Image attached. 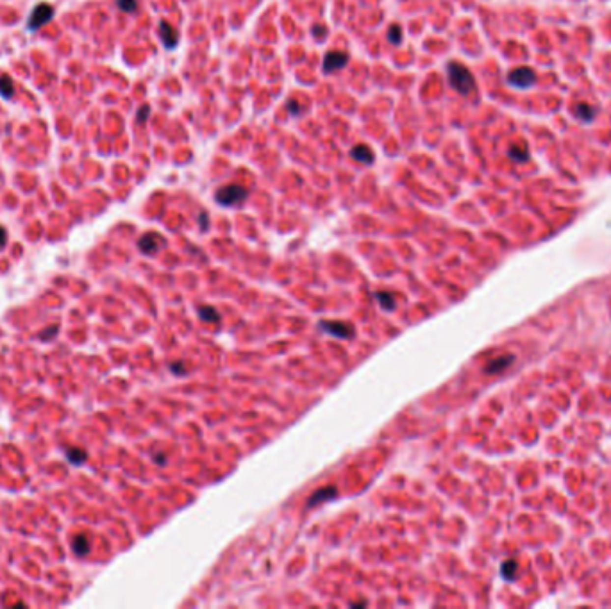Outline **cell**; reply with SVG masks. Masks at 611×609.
Segmentation results:
<instances>
[{"instance_id":"obj_1","label":"cell","mask_w":611,"mask_h":609,"mask_svg":"<svg viewBox=\"0 0 611 609\" xmlns=\"http://www.w3.org/2000/svg\"><path fill=\"white\" fill-rule=\"evenodd\" d=\"M447 77L448 84L452 86L458 93L461 95H470L475 89V79L470 74V70L461 63L450 61L447 64Z\"/></svg>"},{"instance_id":"obj_2","label":"cell","mask_w":611,"mask_h":609,"mask_svg":"<svg viewBox=\"0 0 611 609\" xmlns=\"http://www.w3.org/2000/svg\"><path fill=\"white\" fill-rule=\"evenodd\" d=\"M247 196H249V192H247L243 186H240V184H227V186L220 188V190L215 193V200H217L220 206L232 207V206L242 204Z\"/></svg>"},{"instance_id":"obj_3","label":"cell","mask_w":611,"mask_h":609,"mask_svg":"<svg viewBox=\"0 0 611 609\" xmlns=\"http://www.w3.org/2000/svg\"><path fill=\"white\" fill-rule=\"evenodd\" d=\"M52 16H54V7H52L50 4L41 2V4L36 5L34 11L30 13L29 22H27V27H29V30H38L40 27H43V25L49 24L50 20H52Z\"/></svg>"},{"instance_id":"obj_4","label":"cell","mask_w":611,"mask_h":609,"mask_svg":"<svg viewBox=\"0 0 611 609\" xmlns=\"http://www.w3.org/2000/svg\"><path fill=\"white\" fill-rule=\"evenodd\" d=\"M508 81L509 84L517 86V88H529L536 81V74L531 68H528V66H520V68H515L513 72H509Z\"/></svg>"},{"instance_id":"obj_5","label":"cell","mask_w":611,"mask_h":609,"mask_svg":"<svg viewBox=\"0 0 611 609\" xmlns=\"http://www.w3.org/2000/svg\"><path fill=\"white\" fill-rule=\"evenodd\" d=\"M347 63H349V55L345 52H341V50H331L324 55V72L326 74H333V72H338V70L345 68Z\"/></svg>"},{"instance_id":"obj_6","label":"cell","mask_w":611,"mask_h":609,"mask_svg":"<svg viewBox=\"0 0 611 609\" xmlns=\"http://www.w3.org/2000/svg\"><path fill=\"white\" fill-rule=\"evenodd\" d=\"M163 245H165V238L161 234H158V232H147V234H143L138 241L139 250L147 255L156 254Z\"/></svg>"},{"instance_id":"obj_7","label":"cell","mask_w":611,"mask_h":609,"mask_svg":"<svg viewBox=\"0 0 611 609\" xmlns=\"http://www.w3.org/2000/svg\"><path fill=\"white\" fill-rule=\"evenodd\" d=\"M320 327L326 331L327 334H333L336 338L340 339H347L350 336H354V327L345 322H329V320H324L320 324Z\"/></svg>"},{"instance_id":"obj_8","label":"cell","mask_w":611,"mask_h":609,"mask_svg":"<svg viewBox=\"0 0 611 609\" xmlns=\"http://www.w3.org/2000/svg\"><path fill=\"white\" fill-rule=\"evenodd\" d=\"M159 36H161V41H163V45L168 50H172L179 41V36H177V32H175V29H173L168 22H165V20L163 22H159Z\"/></svg>"},{"instance_id":"obj_9","label":"cell","mask_w":611,"mask_h":609,"mask_svg":"<svg viewBox=\"0 0 611 609\" xmlns=\"http://www.w3.org/2000/svg\"><path fill=\"white\" fill-rule=\"evenodd\" d=\"M336 493H338V491H336L334 486L320 488V490H316L315 493H313V495L309 497V500H307V506L313 507V506H316V504H322V502H326V500H333V498L336 497Z\"/></svg>"},{"instance_id":"obj_10","label":"cell","mask_w":611,"mask_h":609,"mask_svg":"<svg viewBox=\"0 0 611 609\" xmlns=\"http://www.w3.org/2000/svg\"><path fill=\"white\" fill-rule=\"evenodd\" d=\"M350 156H352V159H356L358 163H363V165H372L374 163V152L366 145H356L350 150Z\"/></svg>"},{"instance_id":"obj_11","label":"cell","mask_w":611,"mask_h":609,"mask_svg":"<svg viewBox=\"0 0 611 609\" xmlns=\"http://www.w3.org/2000/svg\"><path fill=\"white\" fill-rule=\"evenodd\" d=\"M511 361H513V356H499V358L488 361L486 366H484V370H486V373H499L508 368L509 364H511Z\"/></svg>"},{"instance_id":"obj_12","label":"cell","mask_w":611,"mask_h":609,"mask_svg":"<svg viewBox=\"0 0 611 609\" xmlns=\"http://www.w3.org/2000/svg\"><path fill=\"white\" fill-rule=\"evenodd\" d=\"M72 549H74V552L77 555H86V554H89V550H91V543H89V538H86V536L79 534L74 540V543H72Z\"/></svg>"},{"instance_id":"obj_13","label":"cell","mask_w":611,"mask_h":609,"mask_svg":"<svg viewBox=\"0 0 611 609\" xmlns=\"http://www.w3.org/2000/svg\"><path fill=\"white\" fill-rule=\"evenodd\" d=\"M0 95L4 98H11L15 95V84H13V79L9 75L0 77Z\"/></svg>"},{"instance_id":"obj_14","label":"cell","mask_w":611,"mask_h":609,"mask_svg":"<svg viewBox=\"0 0 611 609\" xmlns=\"http://www.w3.org/2000/svg\"><path fill=\"white\" fill-rule=\"evenodd\" d=\"M375 299H377V302L381 304L383 309L389 311L395 307V297L389 293V291H377V293H375Z\"/></svg>"},{"instance_id":"obj_15","label":"cell","mask_w":611,"mask_h":609,"mask_svg":"<svg viewBox=\"0 0 611 609\" xmlns=\"http://www.w3.org/2000/svg\"><path fill=\"white\" fill-rule=\"evenodd\" d=\"M198 314H200V318H204L206 322H211V324H215V322L220 320V314H218L217 309L211 307V305H202V307H198Z\"/></svg>"},{"instance_id":"obj_16","label":"cell","mask_w":611,"mask_h":609,"mask_svg":"<svg viewBox=\"0 0 611 609\" xmlns=\"http://www.w3.org/2000/svg\"><path fill=\"white\" fill-rule=\"evenodd\" d=\"M517 570H518L517 561L508 559V561H504V563H502V568H500V574H502V577H504V579L511 581L513 577L517 575Z\"/></svg>"},{"instance_id":"obj_17","label":"cell","mask_w":611,"mask_h":609,"mask_svg":"<svg viewBox=\"0 0 611 609\" xmlns=\"http://www.w3.org/2000/svg\"><path fill=\"white\" fill-rule=\"evenodd\" d=\"M576 114L581 118V120L590 122L591 118L595 116V109L591 108V106H588V104H577L576 106Z\"/></svg>"},{"instance_id":"obj_18","label":"cell","mask_w":611,"mask_h":609,"mask_svg":"<svg viewBox=\"0 0 611 609\" xmlns=\"http://www.w3.org/2000/svg\"><path fill=\"white\" fill-rule=\"evenodd\" d=\"M66 457H68V461L74 463V465H81V463H84L88 459V456H86V452H84L83 448H70V450L66 452Z\"/></svg>"},{"instance_id":"obj_19","label":"cell","mask_w":611,"mask_h":609,"mask_svg":"<svg viewBox=\"0 0 611 609\" xmlns=\"http://www.w3.org/2000/svg\"><path fill=\"white\" fill-rule=\"evenodd\" d=\"M388 41L391 45H400V43H402V30H400V25L399 24L389 25V29H388Z\"/></svg>"},{"instance_id":"obj_20","label":"cell","mask_w":611,"mask_h":609,"mask_svg":"<svg viewBox=\"0 0 611 609\" xmlns=\"http://www.w3.org/2000/svg\"><path fill=\"white\" fill-rule=\"evenodd\" d=\"M116 4L125 13H134L136 7H138V0H116Z\"/></svg>"},{"instance_id":"obj_21","label":"cell","mask_w":611,"mask_h":609,"mask_svg":"<svg viewBox=\"0 0 611 609\" xmlns=\"http://www.w3.org/2000/svg\"><path fill=\"white\" fill-rule=\"evenodd\" d=\"M509 157H513V159H515V161H518V163H522V161H526V159L529 157V152L526 150V148L515 147V148H511V150H509Z\"/></svg>"},{"instance_id":"obj_22","label":"cell","mask_w":611,"mask_h":609,"mask_svg":"<svg viewBox=\"0 0 611 609\" xmlns=\"http://www.w3.org/2000/svg\"><path fill=\"white\" fill-rule=\"evenodd\" d=\"M148 113H150V108H148V106H141V108L138 109V114H136V120H138V123H145V122H147Z\"/></svg>"},{"instance_id":"obj_23","label":"cell","mask_w":611,"mask_h":609,"mask_svg":"<svg viewBox=\"0 0 611 609\" xmlns=\"http://www.w3.org/2000/svg\"><path fill=\"white\" fill-rule=\"evenodd\" d=\"M286 108H288V111H290L293 116H299L301 111H302V108L295 102V100H288V102H286Z\"/></svg>"},{"instance_id":"obj_24","label":"cell","mask_w":611,"mask_h":609,"mask_svg":"<svg viewBox=\"0 0 611 609\" xmlns=\"http://www.w3.org/2000/svg\"><path fill=\"white\" fill-rule=\"evenodd\" d=\"M5 243H7V231H5L4 227L0 225V249H2V247H4Z\"/></svg>"}]
</instances>
